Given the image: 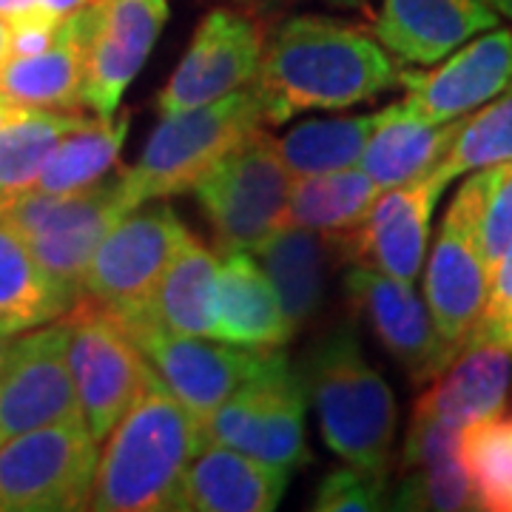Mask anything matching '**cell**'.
Instances as JSON below:
<instances>
[{
    "label": "cell",
    "instance_id": "cell-1",
    "mask_svg": "<svg viewBox=\"0 0 512 512\" xmlns=\"http://www.w3.org/2000/svg\"><path fill=\"white\" fill-rule=\"evenodd\" d=\"M399 66L373 35L325 15H293L265 35L256 86L265 120L353 109L399 86Z\"/></svg>",
    "mask_w": 512,
    "mask_h": 512
},
{
    "label": "cell",
    "instance_id": "cell-29",
    "mask_svg": "<svg viewBox=\"0 0 512 512\" xmlns=\"http://www.w3.org/2000/svg\"><path fill=\"white\" fill-rule=\"evenodd\" d=\"M131 114L123 117H97L86 126L69 131L49 154L35 180V191L43 194H72L103 180L117 168L120 148L126 143Z\"/></svg>",
    "mask_w": 512,
    "mask_h": 512
},
{
    "label": "cell",
    "instance_id": "cell-45",
    "mask_svg": "<svg viewBox=\"0 0 512 512\" xmlns=\"http://www.w3.org/2000/svg\"><path fill=\"white\" fill-rule=\"evenodd\" d=\"M9 345H12V336L0 330V367H3V359H6V350H9Z\"/></svg>",
    "mask_w": 512,
    "mask_h": 512
},
{
    "label": "cell",
    "instance_id": "cell-34",
    "mask_svg": "<svg viewBox=\"0 0 512 512\" xmlns=\"http://www.w3.org/2000/svg\"><path fill=\"white\" fill-rule=\"evenodd\" d=\"M390 510H481L470 476L461 461H441L416 470H404L396 493L390 495Z\"/></svg>",
    "mask_w": 512,
    "mask_h": 512
},
{
    "label": "cell",
    "instance_id": "cell-21",
    "mask_svg": "<svg viewBox=\"0 0 512 512\" xmlns=\"http://www.w3.org/2000/svg\"><path fill=\"white\" fill-rule=\"evenodd\" d=\"M291 481V467L268 464L217 441H205L188 464L180 510L271 512Z\"/></svg>",
    "mask_w": 512,
    "mask_h": 512
},
{
    "label": "cell",
    "instance_id": "cell-8",
    "mask_svg": "<svg viewBox=\"0 0 512 512\" xmlns=\"http://www.w3.org/2000/svg\"><path fill=\"white\" fill-rule=\"evenodd\" d=\"M205 439L291 470L311 461L305 441V387L285 350L262 353L254 373L205 421Z\"/></svg>",
    "mask_w": 512,
    "mask_h": 512
},
{
    "label": "cell",
    "instance_id": "cell-15",
    "mask_svg": "<svg viewBox=\"0 0 512 512\" xmlns=\"http://www.w3.org/2000/svg\"><path fill=\"white\" fill-rule=\"evenodd\" d=\"M345 296L353 313L365 319L379 345L404 367L413 384L433 382L453 362L427 302H421L410 282L353 262L345 274Z\"/></svg>",
    "mask_w": 512,
    "mask_h": 512
},
{
    "label": "cell",
    "instance_id": "cell-41",
    "mask_svg": "<svg viewBox=\"0 0 512 512\" xmlns=\"http://www.w3.org/2000/svg\"><path fill=\"white\" fill-rule=\"evenodd\" d=\"M231 3H237L239 9H248V12H268V9H274V6H282V3H291V0H231Z\"/></svg>",
    "mask_w": 512,
    "mask_h": 512
},
{
    "label": "cell",
    "instance_id": "cell-25",
    "mask_svg": "<svg viewBox=\"0 0 512 512\" xmlns=\"http://www.w3.org/2000/svg\"><path fill=\"white\" fill-rule=\"evenodd\" d=\"M461 123L464 117L450 123H427L399 100L382 109V120L367 140L359 168L373 183L382 185V191L419 180L447 157Z\"/></svg>",
    "mask_w": 512,
    "mask_h": 512
},
{
    "label": "cell",
    "instance_id": "cell-28",
    "mask_svg": "<svg viewBox=\"0 0 512 512\" xmlns=\"http://www.w3.org/2000/svg\"><path fill=\"white\" fill-rule=\"evenodd\" d=\"M379 194L382 185L373 183L356 165L296 177L285 225H302L322 234H350L370 214Z\"/></svg>",
    "mask_w": 512,
    "mask_h": 512
},
{
    "label": "cell",
    "instance_id": "cell-17",
    "mask_svg": "<svg viewBox=\"0 0 512 512\" xmlns=\"http://www.w3.org/2000/svg\"><path fill=\"white\" fill-rule=\"evenodd\" d=\"M404 106L427 123H450L481 109L512 86V29H487L436 69L399 72Z\"/></svg>",
    "mask_w": 512,
    "mask_h": 512
},
{
    "label": "cell",
    "instance_id": "cell-3",
    "mask_svg": "<svg viewBox=\"0 0 512 512\" xmlns=\"http://www.w3.org/2000/svg\"><path fill=\"white\" fill-rule=\"evenodd\" d=\"M305 399L333 456L367 470H390L396 444V399L348 325L330 328L313 342L299 370Z\"/></svg>",
    "mask_w": 512,
    "mask_h": 512
},
{
    "label": "cell",
    "instance_id": "cell-33",
    "mask_svg": "<svg viewBox=\"0 0 512 512\" xmlns=\"http://www.w3.org/2000/svg\"><path fill=\"white\" fill-rule=\"evenodd\" d=\"M512 160V86L464 117L456 143L441 160L450 180Z\"/></svg>",
    "mask_w": 512,
    "mask_h": 512
},
{
    "label": "cell",
    "instance_id": "cell-32",
    "mask_svg": "<svg viewBox=\"0 0 512 512\" xmlns=\"http://www.w3.org/2000/svg\"><path fill=\"white\" fill-rule=\"evenodd\" d=\"M458 461L481 510L512 512V416H490L461 430Z\"/></svg>",
    "mask_w": 512,
    "mask_h": 512
},
{
    "label": "cell",
    "instance_id": "cell-44",
    "mask_svg": "<svg viewBox=\"0 0 512 512\" xmlns=\"http://www.w3.org/2000/svg\"><path fill=\"white\" fill-rule=\"evenodd\" d=\"M484 3H487V6L493 9L498 18L510 20V23H512V0H484Z\"/></svg>",
    "mask_w": 512,
    "mask_h": 512
},
{
    "label": "cell",
    "instance_id": "cell-12",
    "mask_svg": "<svg viewBox=\"0 0 512 512\" xmlns=\"http://www.w3.org/2000/svg\"><path fill=\"white\" fill-rule=\"evenodd\" d=\"M77 413L66 319L12 336L0 367V447Z\"/></svg>",
    "mask_w": 512,
    "mask_h": 512
},
{
    "label": "cell",
    "instance_id": "cell-5",
    "mask_svg": "<svg viewBox=\"0 0 512 512\" xmlns=\"http://www.w3.org/2000/svg\"><path fill=\"white\" fill-rule=\"evenodd\" d=\"M265 100L256 83L200 109L160 117L140 160L126 168V194L131 205L168 200L191 191L211 165L262 128Z\"/></svg>",
    "mask_w": 512,
    "mask_h": 512
},
{
    "label": "cell",
    "instance_id": "cell-23",
    "mask_svg": "<svg viewBox=\"0 0 512 512\" xmlns=\"http://www.w3.org/2000/svg\"><path fill=\"white\" fill-rule=\"evenodd\" d=\"M512 384V350L493 339H470L413 410L427 413L456 430L504 413Z\"/></svg>",
    "mask_w": 512,
    "mask_h": 512
},
{
    "label": "cell",
    "instance_id": "cell-14",
    "mask_svg": "<svg viewBox=\"0 0 512 512\" xmlns=\"http://www.w3.org/2000/svg\"><path fill=\"white\" fill-rule=\"evenodd\" d=\"M123 322V319H120ZM128 336L143 350L146 362L168 384V390L202 421L220 407L239 384L245 382L265 350L242 348L205 336H180L160 328L151 316H134L123 322Z\"/></svg>",
    "mask_w": 512,
    "mask_h": 512
},
{
    "label": "cell",
    "instance_id": "cell-35",
    "mask_svg": "<svg viewBox=\"0 0 512 512\" xmlns=\"http://www.w3.org/2000/svg\"><path fill=\"white\" fill-rule=\"evenodd\" d=\"M478 177H481L478 245L493 282L495 271L512 251V160L478 168Z\"/></svg>",
    "mask_w": 512,
    "mask_h": 512
},
{
    "label": "cell",
    "instance_id": "cell-19",
    "mask_svg": "<svg viewBox=\"0 0 512 512\" xmlns=\"http://www.w3.org/2000/svg\"><path fill=\"white\" fill-rule=\"evenodd\" d=\"M97 26V3L83 6L60 23L55 43L29 57L0 63V100L26 109L83 111V86Z\"/></svg>",
    "mask_w": 512,
    "mask_h": 512
},
{
    "label": "cell",
    "instance_id": "cell-20",
    "mask_svg": "<svg viewBox=\"0 0 512 512\" xmlns=\"http://www.w3.org/2000/svg\"><path fill=\"white\" fill-rule=\"evenodd\" d=\"M498 20L484 0H382L373 37L410 66H433Z\"/></svg>",
    "mask_w": 512,
    "mask_h": 512
},
{
    "label": "cell",
    "instance_id": "cell-43",
    "mask_svg": "<svg viewBox=\"0 0 512 512\" xmlns=\"http://www.w3.org/2000/svg\"><path fill=\"white\" fill-rule=\"evenodd\" d=\"M9 37H12V23L6 18H0V63L9 55Z\"/></svg>",
    "mask_w": 512,
    "mask_h": 512
},
{
    "label": "cell",
    "instance_id": "cell-16",
    "mask_svg": "<svg viewBox=\"0 0 512 512\" xmlns=\"http://www.w3.org/2000/svg\"><path fill=\"white\" fill-rule=\"evenodd\" d=\"M450 183L439 163L419 180L384 188L365 220L345 234V259L413 285L427 254L433 211Z\"/></svg>",
    "mask_w": 512,
    "mask_h": 512
},
{
    "label": "cell",
    "instance_id": "cell-30",
    "mask_svg": "<svg viewBox=\"0 0 512 512\" xmlns=\"http://www.w3.org/2000/svg\"><path fill=\"white\" fill-rule=\"evenodd\" d=\"M382 111L330 117V120H305L279 140L288 171L296 177H311L325 171H339L359 165L373 128L379 126Z\"/></svg>",
    "mask_w": 512,
    "mask_h": 512
},
{
    "label": "cell",
    "instance_id": "cell-24",
    "mask_svg": "<svg viewBox=\"0 0 512 512\" xmlns=\"http://www.w3.org/2000/svg\"><path fill=\"white\" fill-rule=\"evenodd\" d=\"M214 339L254 350L285 348L293 339L274 282L248 251H234L220 265Z\"/></svg>",
    "mask_w": 512,
    "mask_h": 512
},
{
    "label": "cell",
    "instance_id": "cell-10",
    "mask_svg": "<svg viewBox=\"0 0 512 512\" xmlns=\"http://www.w3.org/2000/svg\"><path fill=\"white\" fill-rule=\"evenodd\" d=\"M63 319L69 328V370L77 407L94 439L103 444L137 399L151 365L120 316L92 296H77Z\"/></svg>",
    "mask_w": 512,
    "mask_h": 512
},
{
    "label": "cell",
    "instance_id": "cell-22",
    "mask_svg": "<svg viewBox=\"0 0 512 512\" xmlns=\"http://www.w3.org/2000/svg\"><path fill=\"white\" fill-rule=\"evenodd\" d=\"M293 336L305 330L325 305L328 276L345 259V234H322L302 225H282L254 248Z\"/></svg>",
    "mask_w": 512,
    "mask_h": 512
},
{
    "label": "cell",
    "instance_id": "cell-4",
    "mask_svg": "<svg viewBox=\"0 0 512 512\" xmlns=\"http://www.w3.org/2000/svg\"><path fill=\"white\" fill-rule=\"evenodd\" d=\"M134 205L126 194V168L72 194L18 191L0 197V222L18 234L37 265L74 299L83 291L94 251Z\"/></svg>",
    "mask_w": 512,
    "mask_h": 512
},
{
    "label": "cell",
    "instance_id": "cell-36",
    "mask_svg": "<svg viewBox=\"0 0 512 512\" xmlns=\"http://www.w3.org/2000/svg\"><path fill=\"white\" fill-rule=\"evenodd\" d=\"M390 507L387 473L359 464H342L319 481L313 510L316 512H370Z\"/></svg>",
    "mask_w": 512,
    "mask_h": 512
},
{
    "label": "cell",
    "instance_id": "cell-27",
    "mask_svg": "<svg viewBox=\"0 0 512 512\" xmlns=\"http://www.w3.org/2000/svg\"><path fill=\"white\" fill-rule=\"evenodd\" d=\"M74 299L46 274L26 242L0 222V330L18 336L60 319Z\"/></svg>",
    "mask_w": 512,
    "mask_h": 512
},
{
    "label": "cell",
    "instance_id": "cell-11",
    "mask_svg": "<svg viewBox=\"0 0 512 512\" xmlns=\"http://www.w3.org/2000/svg\"><path fill=\"white\" fill-rule=\"evenodd\" d=\"M478 214L481 177L473 171L441 220L424 274V299L450 359H456L473 336L490 296V271L478 245Z\"/></svg>",
    "mask_w": 512,
    "mask_h": 512
},
{
    "label": "cell",
    "instance_id": "cell-9",
    "mask_svg": "<svg viewBox=\"0 0 512 512\" xmlns=\"http://www.w3.org/2000/svg\"><path fill=\"white\" fill-rule=\"evenodd\" d=\"M188 234L191 231L168 202H140L117 220L94 251L80 296L97 299L123 322L146 316L165 268Z\"/></svg>",
    "mask_w": 512,
    "mask_h": 512
},
{
    "label": "cell",
    "instance_id": "cell-42",
    "mask_svg": "<svg viewBox=\"0 0 512 512\" xmlns=\"http://www.w3.org/2000/svg\"><path fill=\"white\" fill-rule=\"evenodd\" d=\"M23 111H26V106H12V103H3L0 100V128L9 126L12 120H18Z\"/></svg>",
    "mask_w": 512,
    "mask_h": 512
},
{
    "label": "cell",
    "instance_id": "cell-2",
    "mask_svg": "<svg viewBox=\"0 0 512 512\" xmlns=\"http://www.w3.org/2000/svg\"><path fill=\"white\" fill-rule=\"evenodd\" d=\"M205 441L202 421L151 367L137 399L106 436L86 510H180L185 470Z\"/></svg>",
    "mask_w": 512,
    "mask_h": 512
},
{
    "label": "cell",
    "instance_id": "cell-13",
    "mask_svg": "<svg viewBox=\"0 0 512 512\" xmlns=\"http://www.w3.org/2000/svg\"><path fill=\"white\" fill-rule=\"evenodd\" d=\"M265 32L248 9H211L200 20L180 66L157 94L160 117L200 109L254 83Z\"/></svg>",
    "mask_w": 512,
    "mask_h": 512
},
{
    "label": "cell",
    "instance_id": "cell-18",
    "mask_svg": "<svg viewBox=\"0 0 512 512\" xmlns=\"http://www.w3.org/2000/svg\"><path fill=\"white\" fill-rule=\"evenodd\" d=\"M168 0H97V26L89 46L83 106L114 117L126 89L160 40Z\"/></svg>",
    "mask_w": 512,
    "mask_h": 512
},
{
    "label": "cell",
    "instance_id": "cell-37",
    "mask_svg": "<svg viewBox=\"0 0 512 512\" xmlns=\"http://www.w3.org/2000/svg\"><path fill=\"white\" fill-rule=\"evenodd\" d=\"M458 439H461V430L433 419L427 413L413 410L407 436H404L402 458H399L402 473L404 470H416V467H427V464H441V461L458 458Z\"/></svg>",
    "mask_w": 512,
    "mask_h": 512
},
{
    "label": "cell",
    "instance_id": "cell-46",
    "mask_svg": "<svg viewBox=\"0 0 512 512\" xmlns=\"http://www.w3.org/2000/svg\"><path fill=\"white\" fill-rule=\"evenodd\" d=\"M330 3H339V6H359V3H365V0H330Z\"/></svg>",
    "mask_w": 512,
    "mask_h": 512
},
{
    "label": "cell",
    "instance_id": "cell-6",
    "mask_svg": "<svg viewBox=\"0 0 512 512\" xmlns=\"http://www.w3.org/2000/svg\"><path fill=\"white\" fill-rule=\"evenodd\" d=\"M293 174L279 140L256 128L194 183V200L222 254L254 251L285 225Z\"/></svg>",
    "mask_w": 512,
    "mask_h": 512
},
{
    "label": "cell",
    "instance_id": "cell-38",
    "mask_svg": "<svg viewBox=\"0 0 512 512\" xmlns=\"http://www.w3.org/2000/svg\"><path fill=\"white\" fill-rule=\"evenodd\" d=\"M470 339H493L512 350V251L495 271L487 305Z\"/></svg>",
    "mask_w": 512,
    "mask_h": 512
},
{
    "label": "cell",
    "instance_id": "cell-7",
    "mask_svg": "<svg viewBox=\"0 0 512 512\" xmlns=\"http://www.w3.org/2000/svg\"><path fill=\"white\" fill-rule=\"evenodd\" d=\"M100 458L86 419L29 430L0 447V512H74L89 507Z\"/></svg>",
    "mask_w": 512,
    "mask_h": 512
},
{
    "label": "cell",
    "instance_id": "cell-39",
    "mask_svg": "<svg viewBox=\"0 0 512 512\" xmlns=\"http://www.w3.org/2000/svg\"><path fill=\"white\" fill-rule=\"evenodd\" d=\"M12 37H9V55L6 57H29L37 52H46L55 43L63 18L55 15H20L12 18Z\"/></svg>",
    "mask_w": 512,
    "mask_h": 512
},
{
    "label": "cell",
    "instance_id": "cell-26",
    "mask_svg": "<svg viewBox=\"0 0 512 512\" xmlns=\"http://www.w3.org/2000/svg\"><path fill=\"white\" fill-rule=\"evenodd\" d=\"M217 274H220L217 254L200 237L188 234L183 248L165 268L148 316L171 333L214 339Z\"/></svg>",
    "mask_w": 512,
    "mask_h": 512
},
{
    "label": "cell",
    "instance_id": "cell-31",
    "mask_svg": "<svg viewBox=\"0 0 512 512\" xmlns=\"http://www.w3.org/2000/svg\"><path fill=\"white\" fill-rule=\"evenodd\" d=\"M92 117L83 111L26 109L18 120L0 128V197L29 191L52 148Z\"/></svg>",
    "mask_w": 512,
    "mask_h": 512
},
{
    "label": "cell",
    "instance_id": "cell-40",
    "mask_svg": "<svg viewBox=\"0 0 512 512\" xmlns=\"http://www.w3.org/2000/svg\"><path fill=\"white\" fill-rule=\"evenodd\" d=\"M97 0H0V18L12 20L20 15H55L66 18L83 6H92Z\"/></svg>",
    "mask_w": 512,
    "mask_h": 512
}]
</instances>
